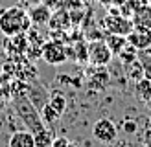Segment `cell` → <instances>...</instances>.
<instances>
[{
  "label": "cell",
  "instance_id": "obj_17",
  "mask_svg": "<svg viewBox=\"0 0 151 147\" xmlns=\"http://www.w3.org/2000/svg\"><path fill=\"white\" fill-rule=\"evenodd\" d=\"M48 103H50V105H52V107H54V108L57 110L59 114L63 116V112H65V108H66V99L63 98L61 94H59V92H54V94L50 96V99H48Z\"/></svg>",
  "mask_w": 151,
  "mask_h": 147
},
{
  "label": "cell",
  "instance_id": "obj_19",
  "mask_svg": "<svg viewBox=\"0 0 151 147\" xmlns=\"http://www.w3.org/2000/svg\"><path fill=\"white\" fill-rule=\"evenodd\" d=\"M68 143H70V140L61 136V138H55L54 142H52V145H50V147H66Z\"/></svg>",
  "mask_w": 151,
  "mask_h": 147
},
{
  "label": "cell",
  "instance_id": "obj_3",
  "mask_svg": "<svg viewBox=\"0 0 151 147\" xmlns=\"http://www.w3.org/2000/svg\"><path fill=\"white\" fill-rule=\"evenodd\" d=\"M87 51H88V63L92 66H98V68L109 64L111 59L114 57L112 51H111V48L107 46V42H105V39L88 41L87 42Z\"/></svg>",
  "mask_w": 151,
  "mask_h": 147
},
{
  "label": "cell",
  "instance_id": "obj_13",
  "mask_svg": "<svg viewBox=\"0 0 151 147\" xmlns=\"http://www.w3.org/2000/svg\"><path fill=\"white\" fill-rule=\"evenodd\" d=\"M70 13L66 11V9H59V11H55V13H52V19H50V28H54V29H57L59 28V24H61V28L65 29V28H68L70 26Z\"/></svg>",
  "mask_w": 151,
  "mask_h": 147
},
{
  "label": "cell",
  "instance_id": "obj_11",
  "mask_svg": "<svg viewBox=\"0 0 151 147\" xmlns=\"http://www.w3.org/2000/svg\"><path fill=\"white\" fill-rule=\"evenodd\" d=\"M103 39H105V42H107V46L111 48L112 55H120L127 46H129V42H127V37H124V35L109 33L107 37H103Z\"/></svg>",
  "mask_w": 151,
  "mask_h": 147
},
{
  "label": "cell",
  "instance_id": "obj_10",
  "mask_svg": "<svg viewBox=\"0 0 151 147\" xmlns=\"http://www.w3.org/2000/svg\"><path fill=\"white\" fill-rule=\"evenodd\" d=\"M131 20H133L134 26L151 29V4H144V6H140L138 9H134Z\"/></svg>",
  "mask_w": 151,
  "mask_h": 147
},
{
  "label": "cell",
  "instance_id": "obj_21",
  "mask_svg": "<svg viewBox=\"0 0 151 147\" xmlns=\"http://www.w3.org/2000/svg\"><path fill=\"white\" fill-rule=\"evenodd\" d=\"M66 147H78V145H76V143H72V142H70V143L66 145Z\"/></svg>",
  "mask_w": 151,
  "mask_h": 147
},
{
  "label": "cell",
  "instance_id": "obj_4",
  "mask_svg": "<svg viewBox=\"0 0 151 147\" xmlns=\"http://www.w3.org/2000/svg\"><path fill=\"white\" fill-rule=\"evenodd\" d=\"M41 57H42V61H46L48 64L57 66V64H61L68 59V50L59 41H48V42L42 44Z\"/></svg>",
  "mask_w": 151,
  "mask_h": 147
},
{
  "label": "cell",
  "instance_id": "obj_8",
  "mask_svg": "<svg viewBox=\"0 0 151 147\" xmlns=\"http://www.w3.org/2000/svg\"><path fill=\"white\" fill-rule=\"evenodd\" d=\"M28 15H29V19H32V24L46 26L50 22V19H52V9L46 4H37V6L28 9Z\"/></svg>",
  "mask_w": 151,
  "mask_h": 147
},
{
  "label": "cell",
  "instance_id": "obj_7",
  "mask_svg": "<svg viewBox=\"0 0 151 147\" xmlns=\"http://www.w3.org/2000/svg\"><path fill=\"white\" fill-rule=\"evenodd\" d=\"M127 42H129V46H133L134 50H138V51L149 50L151 48V29L134 26L131 29V33L127 35Z\"/></svg>",
  "mask_w": 151,
  "mask_h": 147
},
{
  "label": "cell",
  "instance_id": "obj_2",
  "mask_svg": "<svg viewBox=\"0 0 151 147\" xmlns=\"http://www.w3.org/2000/svg\"><path fill=\"white\" fill-rule=\"evenodd\" d=\"M13 107H15V110H17L19 118L22 120V123L26 125V129L32 131V134H35V132H39L41 129L46 127V123H44L42 118H41L39 108L29 101L26 92H20V94L15 96L13 98Z\"/></svg>",
  "mask_w": 151,
  "mask_h": 147
},
{
  "label": "cell",
  "instance_id": "obj_15",
  "mask_svg": "<svg viewBox=\"0 0 151 147\" xmlns=\"http://www.w3.org/2000/svg\"><path fill=\"white\" fill-rule=\"evenodd\" d=\"M39 112H41L42 121L46 123V125H50V127H52L54 123H57V121H59V118H61V114H59L57 110H55L54 107L50 105V103H44V105H42V108L39 110Z\"/></svg>",
  "mask_w": 151,
  "mask_h": 147
},
{
  "label": "cell",
  "instance_id": "obj_12",
  "mask_svg": "<svg viewBox=\"0 0 151 147\" xmlns=\"http://www.w3.org/2000/svg\"><path fill=\"white\" fill-rule=\"evenodd\" d=\"M124 66H125V72H127V76H129L131 79H134V81H140V79H144L146 76V68H144V63H142V59H137L134 57L133 61H129V63H124Z\"/></svg>",
  "mask_w": 151,
  "mask_h": 147
},
{
  "label": "cell",
  "instance_id": "obj_22",
  "mask_svg": "<svg viewBox=\"0 0 151 147\" xmlns=\"http://www.w3.org/2000/svg\"><path fill=\"white\" fill-rule=\"evenodd\" d=\"M147 4H151V0H147Z\"/></svg>",
  "mask_w": 151,
  "mask_h": 147
},
{
  "label": "cell",
  "instance_id": "obj_14",
  "mask_svg": "<svg viewBox=\"0 0 151 147\" xmlns=\"http://www.w3.org/2000/svg\"><path fill=\"white\" fill-rule=\"evenodd\" d=\"M33 138H35V147H50L52 142L55 140L54 131H52L50 127H44V129H41L39 132H35Z\"/></svg>",
  "mask_w": 151,
  "mask_h": 147
},
{
  "label": "cell",
  "instance_id": "obj_9",
  "mask_svg": "<svg viewBox=\"0 0 151 147\" xmlns=\"http://www.w3.org/2000/svg\"><path fill=\"white\" fill-rule=\"evenodd\" d=\"M7 147H35V138L32 134V131H28V129L15 131L9 136Z\"/></svg>",
  "mask_w": 151,
  "mask_h": 147
},
{
  "label": "cell",
  "instance_id": "obj_18",
  "mask_svg": "<svg viewBox=\"0 0 151 147\" xmlns=\"http://www.w3.org/2000/svg\"><path fill=\"white\" fill-rule=\"evenodd\" d=\"M83 2H85V0H59V4H61V7H63V9H66V11L79 9V7L83 6Z\"/></svg>",
  "mask_w": 151,
  "mask_h": 147
},
{
  "label": "cell",
  "instance_id": "obj_6",
  "mask_svg": "<svg viewBox=\"0 0 151 147\" xmlns=\"http://www.w3.org/2000/svg\"><path fill=\"white\" fill-rule=\"evenodd\" d=\"M103 28H107V33H116V35L127 37L131 33V29L134 28V24L129 17L112 13V15H107V17L103 19Z\"/></svg>",
  "mask_w": 151,
  "mask_h": 147
},
{
  "label": "cell",
  "instance_id": "obj_1",
  "mask_svg": "<svg viewBox=\"0 0 151 147\" xmlns=\"http://www.w3.org/2000/svg\"><path fill=\"white\" fill-rule=\"evenodd\" d=\"M29 28H32V19L26 9L19 6H11L0 11V33L4 37L26 33Z\"/></svg>",
  "mask_w": 151,
  "mask_h": 147
},
{
  "label": "cell",
  "instance_id": "obj_20",
  "mask_svg": "<svg viewBox=\"0 0 151 147\" xmlns=\"http://www.w3.org/2000/svg\"><path fill=\"white\" fill-rule=\"evenodd\" d=\"M100 4H103V6H111V4H114V0H98Z\"/></svg>",
  "mask_w": 151,
  "mask_h": 147
},
{
  "label": "cell",
  "instance_id": "obj_5",
  "mask_svg": "<svg viewBox=\"0 0 151 147\" xmlns=\"http://www.w3.org/2000/svg\"><path fill=\"white\" fill-rule=\"evenodd\" d=\"M92 136L101 143H112L118 138V127L109 118H100L92 125Z\"/></svg>",
  "mask_w": 151,
  "mask_h": 147
},
{
  "label": "cell",
  "instance_id": "obj_16",
  "mask_svg": "<svg viewBox=\"0 0 151 147\" xmlns=\"http://www.w3.org/2000/svg\"><path fill=\"white\" fill-rule=\"evenodd\" d=\"M137 96L144 103L151 101V79L149 77H144V79L137 81Z\"/></svg>",
  "mask_w": 151,
  "mask_h": 147
}]
</instances>
